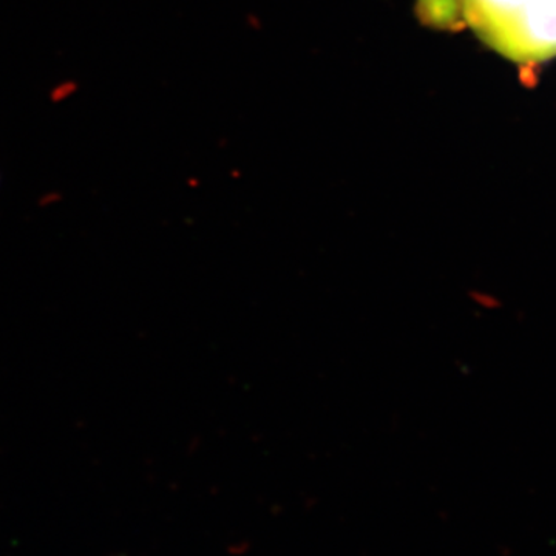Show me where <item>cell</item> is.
Masks as SVG:
<instances>
[{
    "mask_svg": "<svg viewBox=\"0 0 556 556\" xmlns=\"http://www.w3.org/2000/svg\"><path fill=\"white\" fill-rule=\"evenodd\" d=\"M496 49L519 61L556 56V0H468Z\"/></svg>",
    "mask_w": 556,
    "mask_h": 556,
    "instance_id": "6da1fadb",
    "label": "cell"
},
{
    "mask_svg": "<svg viewBox=\"0 0 556 556\" xmlns=\"http://www.w3.org/2000/svg\"><path fill=\"white\" fill-rule=\"evenodd\" d=\"M73 87H75V84H68V86L58 87V89L53 91V100L54 101L65 100V98H67L68 94L72 93Z\"/></svg>",
    "mask_w": 556,
    "mask_h": 556,
    "instance_id": "7a4b0ae2",
    "label": "cell"
}]
</instances>
